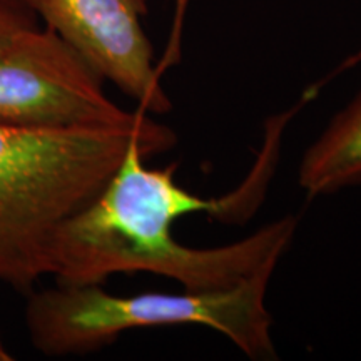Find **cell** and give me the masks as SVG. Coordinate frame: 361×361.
<instances>
[{"instance_id":"obj_3","label":"cell","mask_w":361,"mask_h":361,"mask_svg":"<svg viewBox=\"0 0 361 361\" xmlns=\"http://www.w3.org/2000/svg\"><path fill=\"white\" fill-rule=\"evenodd\" d=\"M278 263H268L228 290L117 296L101 284H61L30 291L24 319L30 343L45 356L87 355L142 328H211L251 360H278L266 293Z\"/></svg>"},{"instance_id":"obj_2","label":"cell","mask_w":361,"mask_h":361,"mask_svg":"<svg viewBox=\"0 0 361 361\" xmlns=\"http://www.w3.org/2000/svg\"><path fill=\"white\" fill-rule=\"evenodd\" d=\"M134 142L157 156L178 135L156 119L135 129L0 123V281L30 293L51 274L49 247L59 224L102 191Z\"/></svg>"},{"instance_id":"obj_6","label":"cell","mask_w":361,"mask_h":361,"mask_svg":"<svg viewBox=\"0 0 361 361\" xmlns=\"http://www.w3.org/2000/svg\"><path fill=\"white\" fill-rule=\"evenodd\" d=\"M361 183V90L306 149L298 184L310 197Z\"/></svg>"},{"instance_id":"obj_4","label":"cell","mask_w":361,"mask_h":361,"mask_svg":"<svg viewBox=\"0 0 361 361\" xmlns=\"http://www.w3.org/2000/svg\"><path fill=\"white\" fill-rule=\"evenodd\" d=\"M104 80L51 29L22 30L0 52V123L35 129L146 128L152 116L112 102Z\"/></svg>"},{"instance_id":"obj_8","label":"cell","mask_w":361,"mask_h":361,"mask_svg":"<svg viewBox=\"0 0 361 361\" xmlns=\"http://www.w3.org/2000/svg\"><path fill=\"white\" fill-rule=\"evenodd\" d=\"M12 360H13V355L7 350L6 343H4L2 336H0V361H12Z\"/></svg>"},{"instance_id":"obj_5","label":"cell","mask_w":361,"mask_h":361,"mask_svg":"<svg viewBox=\"0 0 361 361\" xmlns=\"http://www.w3.org/2000/svg\"><path fill=\"white\" fill-rule=\"evenodd\" d=\"M39 20L69 44L102 80H109L149 116L173 101L142 27L151 0H25Z\"/></svg>"},{"instance_id":"obj_7","label":"cell","mask_w":361,"mask_h":361,"mask_svg":"<svg viewBox=\"0 0 361 361\" xmlns=\"http://www.w3.org/2000/svg\"><path fill=\"white\" fill-rule=\"evenodd\" d=\"M39 27V19L25 0H0V52L22 30Z\"/></svg>"},{"instance_id":"obj_1","label":"cell","mask_w":361,"mask_h":361,"mask_svg":"<svg viewBox=\"0 0 361 361\" xmlns=\"http://www.w3.org/2000/svg\"><path fill=\"white\" fill-rule=\"evenodd\" d=\"M154 156L134 142L102 191L59 224L49 247L51 276L61 284H101L119 273H151L188 291L228 290L268 263H279L298 228L293 216L269 223L231 245L192 247L173 224L188 214L221 216L236 194L204 200L176 180V166L147 168Z\"/></svg>"}]
</instances>
